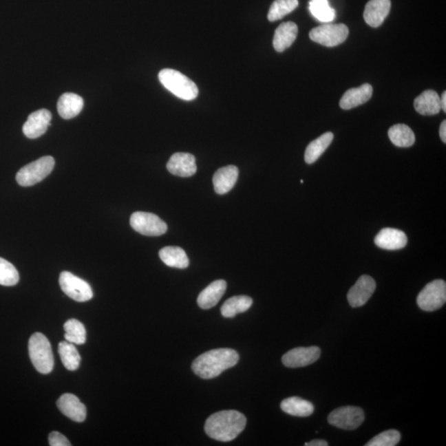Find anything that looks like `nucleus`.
I'll use <instances>...</instances> for the list:
<instances>
[{"label": "nucleus", "mask_w": 446, "mask_h": 446, "mask_svg": "<svg viewBox=\"0 0 446 446\" xmlns=\"http://www.w3.org/2000/svg\"><path fill=\"white\" fill-rule=\"evenodd\" d=\"M440 106H441V109L443 110L445 113L446 111V92L442 94V96L440 98Z\"/></svg>", "instance_id": "obj_38"}, {"label": "nucleus", "mask_w": 446, "mask_h": 446, "mask_svg": "<svg viewBox=\"0 0 446 446\" xmlns=\"http://www.w3.org/2000/svg\"><path fill=\"white\" fill-rule=\"evenodd\" d=\"M226 289L225 280L219 279L210 284L198 297V304L202 309L208 310L214 307L220 301Z\"/></svg>", "instance_id": "obj_19"}, {"label": "nucleus", "mask_w": 446, "mask_h": 446, "mask_svg": "<svg viewBox=\"0 0 446 446\" xmlns=\"http://www.w3.org/2000/svg\"><path fill=\"white\" fill-rule=\"evenodd\" d=\"M306 446H328V443L324 440H314L308 443H305Z\"/></svg>", "instance_id": "obj_37"}, {"label": "nucleus", "mask_w": 446, "mask_h": 446, "mask_svg": "<svg viewBox=\"0 0 446 446\" xmlns=\"http://www.w3.org/2000/svg\"><path fill=\"white\" fill-rule=\"evenodd\" d=\"M391 8V0H370L363 12V19L372 28H378L385 20Z\"/></svg>", "instance_id": "obj_17"}, {"label": "nucleus", "mask_w": 446, "mask_h": 446, "mask_svg": "<svg viewBox=\"0 0 446 446\" xmlns=\"http://www.w3.org/2000/svg\"><path fill=\"white\" fill-rule=\"evenodd\" d=\"M348 35L349 28L343 23H326L314 28L309 32L310 39L328 47L344 43Z\"/></svg>", "instance_id": "obj_6"}, {"label": "nucleus", "mask_w": 446, "mask_h": 446, "mask_svg": "<svg viewBox=\"0 0 446 446\" xmlns=\"http://www.w3.org/2000/svg\"><path fill=\"white\" fill-rule=\"evenodd\" d=\"M253 304L251 297L242 295L234 296L227 299L222 306L221 312L224 317H234L238 313L245 312Z\"/></svg>", "instance_id": "obj_28"}, {"label": "nucleus", "mask_w": 446, "mask_h": 446, "mask_svg": "<svg viewBox=\"0 0 446 446\" xmlns=\"http://www.w3.org/2000/svg\"><path fill=\"white\" fill-rule=\"evenodd\" d=\"M238 361L237 351L229 348L215 349L206 351L194 359L192 370L198 377L210 379L235 366Z\"/></svg>", "instance_id": "obj_2"}, {"label": "nucleus", "mask_w": 446, "mask_h": 446, "mask_svg": "<svg viewBox=\"0 0 446 446\" xmlns=\"http://www.w3.org/2000/svg\"><path fill=\"white\" fill-rule=\"evenodd\" d=\"M299 28L296 23L293 22L283 23L277 28L273 45L276 52H283L285 50L291 47L293 41L297 39Z\"/></svg>", "instance_id": "obj_21"}, {"label": "nucleus", "mask_w": 446, "mask_h": 446, "mask_svg": "<svg viewBox=\"0 0 446 446\" xmlns=\"http://www.w3.org/2000/svg\"><path fill=\"white\" fill-rule=\"evenodd\" d=\"M388 138L392 144L399 147H410L415 143V134L405 124H396L388 130Z\"/></svg>", "instance_id": "obj_27"}, {"label": "nucleus", "mask_w": 446, "mask_h": 446, "mask_svg": "<svg viewBox=\"0 0 446 446\" xmlns=\"http://www.w3.org/2000/svg\"><path fill=\"white\" fill-rule=\"evenodd\" d=\"M321 357V349L317 346L297 347L288 351L282 357L284 365L288 368H300L312 365Z\"/></svg>", "instance_id": "obj_11"}, {"label": "nucleus", "mask_w": 446, "mask_h": 446, "mask_svg": "<svg viewBox=\"0 0 446 446\" xmlns=\"http://www.w3.org/2000/svg\"><path fill=\"white\" fill-rule=\"evenodd\" d=\"M365 421V413L361 407L346 406L334 409L328 416V423L337 428L353 431Z\"/></svg>", "instance_id": "obj_10"}, {"label": "nucleus", "mask_w": 446, "mask_h": 446, "mask_svg": "<svg viewBox=\"0 0 446 446\" xmlns=\"http://www.w3.org/2000/svg\"><path fill=\"white\" fill-rule=\"evenodd\" d=\"M58 353L65 369L74 371L80 367L81 357L76 347L72 343L67 341H61L58 347Z\"/></svg>", "instance_id": "obj_29"}, {"label": "nucleus", "mask_w": 446, "mask_h": 446, "mask_svg": "<svg viewBox=\"0 0 446 446\" xmlns=\"http://www.w3.org/2000/svg\"><path fill=\"white\" fill-rule=\"evenodd\" d=\"M159 80L165 88L184 100H193L198 96V89L195 83L178 70H160Z\"/></svg>", "instance_id": "obj_3"}, {"label": "nucleus", "mask_w": 446, "mask_h": 446, "mask_svg": "<svg viewBox=\"0 0 446 446\" xmlns=\"http://www.w3.org/2000/svg\"><path fill=\"white\" fill-rule=\"evenodd\" d=\"M60 411L70 419L76 423H83L86 418L87 411L80 399L72 394H65L57 401Z\"/></svg>", "instance_id": "obj_15"}, {"label": "nucleus", "mask_w": 446, "mask_h": 446, "mask_svg": "<svg viewBox=\"0 0 446 446\" xmlns=\"http://www.w3.org/2000/svg\"><path fill=\"white\" fill-rule=\"evenodd\" d=\"M159 255L160 259L169 267L185 268L189 266L188 256L180 247H164L160 251Z\"/></svg>", "instance_id": "obj_25"}, {"label": "nucleus", "mask_w": 446, "mask_h": 446, "mask_svg": "<svg viewBox=\"0 0 446 446\" xmlns=\"http://www.w3.org/2000/svg\"><path fill=\"white\" fill-rule=\"evenodd\" d=\"M29 355L32 365L41 374L51 373L54 368V357L51 344L43 334H32L28 343Z\"/></svg>", "instance_id": "obj_4"}, {"label": "nucleus", "mask_w": 446, "mask_h": 446, "mask_svg": "<svg viewBox=\"0 0 446 446\" xmlns=\"http://www.w3.org/2000/svg\"><path fill=\"white\" fill-rule=\"evenodd\" d=\"M246 425V416L235 410L221 411L211 415L206 421L205 432L212 439L229 442L241 434Z\"/></svg>", "instance_id": "obj_1"}, {"label": "nucleus", "mask_w": 446, "mask_h": 446, "mask_svg": "<svg viewBox=\"0 0 446 446\" xmlns=\"http://www.w3.org/2000/svg\"><path fill=\"white\" fill-rule=\"evenodd\" d=\"M59 284L62 291L70 299L78 303L89 301L93 297V291L90 285L72 273L62 272L60 275Z\"/></svg>", "instance_id": "obj_9"}, {"label": "nucleus", "mask_w": 446, "mask_h": 446, "mask_svg": "<svg viewBox=\"0 0 446 446\" xmlns=\"http://www.w3.org/2000/svg\"><path fill=\"white\" fill-rule=\"evenodd\" d=\"M280 407L283 412L293 416L306 417L311 416L314 412V406L307 400L291 396L282 401Z\"/></svg>", "instance_id": "obj_24"}, {"label": "nucleus", "mask_w": 446, "mask_h": 446, "mask_svg": "<svg viewBox=\"0 0 446 446\" xmlns=\"http://www.w3.org/2000/svg\"><path fill=\"white\" fill-rule=\"evenodd\" d=\"M52 120V114L47 109H40L28 116L23 131L28 138L35 139L47 131Z\"/></svg>", "instance_id": "obj_13"}, {"label": "nucleus", "mask_w": 446, "mask_h": 446, "mask_svg": "<svg viewBox=\"0 0 446 446\" xmlns=\"http://www.w3.org/2000/svg\"><path fill=\"white\" fill-rule=\"evenodd\" d=\"M19 281V274L14 264L0 257V285L14 286Z\"/></svg>", "instance_id": "obj_33"}, {"label": "nucleus", "mask_w": 446, "mask_h": 446, "mask_svg": "<svg viewBox=\"0 0 446 446\" xmlns=\"http://www.w3.org/2000/svg\"><path fill=\"white\" fill-rule=\"evenodd\" d=\"M401 434L396 429H387V431L379 434L370 440L365 445L366 446H395L399 443Z\"/></svg>", "instance_id": "obj_34"}, {"label": "nucleus", "mask_w": 446, "mask_h": 446, "mask_svg": "<svg viewBox=\"0 0 446 446\" xmlns=\"http://www.w3.org/2000/svg\"><path fill=\"white\" fill-rule=\"evenodd\" d=\"M373 94V87L370 84H365L358 88L350 89L343 94L340 100L342 109L349 110L355 107L363 105L369 101Z\"/></svg>", "instance_id": "obj_20"}, {"label": "nucleus", "mask_w": 446, "mask_h": 446, "mask_svg": "<svg viewBox=\"0 0 446 446\" xmlns=\"http://www.w3.org/2000/svg\"><path fill=\"white\" fill-rule=\"evenodd\" d=\"M55 167V160L52 156L41 157L40 159L25 165L17 173L16 180L23 187L34 185L43 180L52 173Z\"/></svg>", "instance_id": "obj_5"}, {"label": "nucleus", "mask_w": 446, "mask_h": 446, "mask_svg": "<svg viewBox=\"0 0 446 446\" xmlns=\"http://www.w3.org/2000/svg\"><path fill=\"white\" fill-rule=\"evenodd\" d=\"M440 139H441L442 142L445 143L446 142V121H445V120H444V121L442 122L441 124H440Z\"/></svg>", "instance_id": "obj_36"}, {"label": "nucleus", "mask_w": 446, "mask_h": 446, "mask_svg": "<svg viewBox=\"0 0 446 446\" xmlns=\"http://www.w3.org/2000/svg\"><path fill=\"white\" fill-rule=\"evenodd\" d=\"M446 301V284L436 279L425 285L417 297L416 303L425 312H433L443 307Z\"/></svg>", "instance_id": "obj_7"}, {"label": "nucleus", "mask_w": 446, "mask_h": 446, "mask_svg": "<svg viewBox=\"0 0 446 446\" xmlns=\"http://www.w3.org/2000/svg\"><path fill=\"white\" fill-rule=\"evenodd\" d=\"M414 107L417 113L425 116H432L441 110L440 97L436 91L428 89L416 98Z\"/></svg>", "instance_id": "obj_22"}, {"label": "nucleus", "mask_w": 446, "mask_h": 446, "mask_svg": "<svg viewBox=\"0 0 446 446\" xmlns=\"http://www.w3.org/2000/svg\"><path fill=\"white\" fill-rule=\"evenodd\" d=\"M375 288L374 279L369 275H362L347 295L351 307L359 308L365 305L373 295Z\"/></svg>", "instance_id": "obj_12"}, {"label": "nucleus", "mask_w": 446, "mask_h": 446, "mask_svg": "<svg viewBox=\"0 0 446 446\" xmlns=\"http://www.w3.org/2000/svg\"><path fill=\"white\" fill-rule=\"evenodd\" d=\"M375 245L382 249L396 251L403 249L407 244V235L394 229H383L374 239Z\"/></svg>", "instance_id": "obj_16"}, {"label": "nucleus", "mask_w": 446, "mask_h": 446, "mask_svg": "<svg viewBox=\"0 0 446 446\" xmlns=\"http://www.w3.org/2000/svg\"><path fill=\"white\" fill-rule=\"evenodd\" d=\"M239 171L235 165H227L217 169L213 176L215 192L225 194L233 189L238 179Z\"/></svg>", "instance_id": "obj_18"}, {"label": "nucleus", "mask_w": 446, "mask_h": 446, "mask_svg": "<svg viewBox=\"0 0 446 446\" xmlns=\"http://www.w3.org/2000/svg\"><path fill=\"white\" fill-rule=\"evenodd\" d=\"M167 167L173 176L184 178L193 176L197 171L196 159L190 153L178 152L169 160Z\"/></svg>", "instance_id": "obj_14"}, {"label": "nucleus", "mask_w": 446, "mask_h": 446, "mask_svg": "<svg viewBox=\"0 0 446 446\" xmlns=\"http://www.w3.org/2000/svg\"><path fill=\"white\" fill-rule=\"evenodd\" d=\"M333 138L332 132L328 131L310 142L305 151L306 163L313 164L319 159V157L323 154L332 143Z\"/></svg>", "instance_id": "obj_26"}, {"label": "nucleus", "mask_w": 446, "mask_h": 446, "mask_svg": "<svg viewBox=\"0 0 446 446\" xmlns=\"http://www.w3.org/2000/svg\"><path fill=\"white\" fill-rule=\"evenodd\" d=\"M49 444L52 446H70L72 444L60 432H53L49 435Z\"/></svg>", "instance_id": "obj_35"}, {"label": "nucleus", "mask_w": 446, "mask_h": 446, "mask_svg": "<svg viewBox=\"0 0 446 446\" xmlns=\"http://www.w3.org/2000/svg\"><path fill=\"white\" fill-rule=\"evenodd\" d=\"M65 340L72 344L82 345L86 341L84 325L76 319H70L64 325Z\"/></svg>", "instance_id": "obj_31"}, {"label": "nucleus", "mask_w": 446, "mask_h": 446, "mask_svg": "<svg viewBox=\"0 0 446 446\" xmlns=\"http://www.w3.org/2000/svg\"><path fill=\"white\" fill-rule=\"evenodd\" d=\"M299 6V0H275L268 12V19L275 22L290 14Z\"/></svg>", "instance_id": "obj_30"}, {"label": "nucleus", "mask_w": 446, "mask_h": 446, "mask_svg": "<svg viewBox=\"0 0 446 446\" xmlns=\"http://www.w3.org/2000/svg\"><path fill=\"white\" fill-rule=\"evenodd\" d=\"M84 100L80 95L73 93L62 94L57 103L58 113L64 119H72L81 113Z\"/></svg>", "instance_id": "obj_23"}, {"label": "nucleus", "mask_w": 446, "mask_h": 446, "mask_svg": "<svg viewBox=\"0 0 446 446\" xmlns=\"http://www.w3.org/2000/svg\"><path fill=\"white\" fill-rule=\"evenodd\" d=\"M309 10L321 23L332 22L336 16V12L329 6L328 0H311L309 3Z\"/></svg>", "instance_id": "obj_32"}, {"label": "nucleus", "mask_w": 446, "mask_h": 446, "mask_svg": "<svg viewBox=\"0 0 446 446\" xmlns=\"http://www.w3.org/2000/svg\"><path fill=\"white\" fill-rule=\"evenodd\" d=\"M130 224L132 229L140 234L148 237H159L167 233V223L156 214L145 212H136L131 214Z\"/></svg>", "instance_id": "obj_8"}]
</instances>
